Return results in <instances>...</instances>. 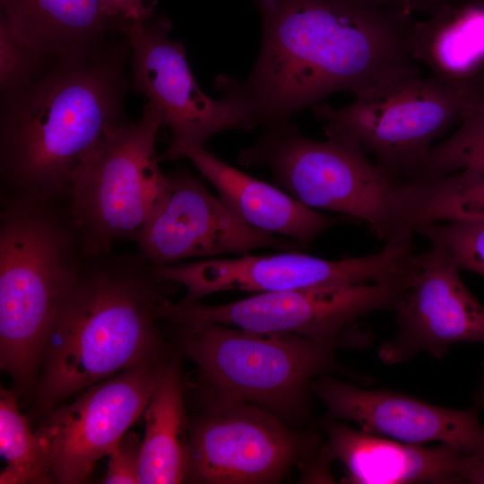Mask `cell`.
Here are the masks:
<instances>
[{"instance_id":"cell-11","label":"cell","mask_w":484,"mask_h":484,"mask_svg":"<svg viewBox=\"0 0 484 484\" xmlns=\"http://www.w3.org/2000/svg\"><path fill=\"white\" fill-rule=\"evenodd\" d=\"M411 238L389 239L385 247L363 257L327 260L299 251L237 258H212L186 264L153 265L160 281L186 290L185 303L226 290L257 293L332 285L402 283L413 253Z\"/></svg>"},{"instance_id":"cell-12","label":"cell","mask_w":484,"mask_h":484,"mask_svg":"<svg viewBox=\"0 0 484 484\" xmlns=\"http://www.w3.org/2000/svg\"><path fill=\"white\" fill-rule=\"evenodd\" d=\"M173 23L164 15L125 32L131 49V86L145 96L170 133L166 151L185 146L204 147L213 135L255 126L244 104L223 94L215 99L198 86L185 46L170 37Z\"/></svg>"},{"instance_id":"cell-31","label":"cell","mask_w":484,"mask_h":484,"mask_svg":"<svg viewBox=\"0 0 484 484\" xmlns=\"http://www.w3.org/2000/svg\"><path fill=\"white\" fill-rule=\"evenodd\" d=\"M477 396L479 398V402H481L484 404V380L481 384V386L479 388V392L477 393Z\"/></svg>"},{"instance_id":"cell-32","label":"cell","mask_w":484,"mask_h":484,"mask_svg":"<svg viewBox=\"0 0 484 484\" xmlns=\"http://www.w3.org/2000/svg\"><path fill=\"white\" fill-rule=\"evenodd\" d=\"M475 1L484 5V0H475Z\"/></svg>"},{"instance_id":"cell-1","label":"cell","mask_w":484,"mask_h":484,"mask_svg":"<svg viewBox=\"0 0 484 484\" xmlns=\"http://www.w3.org/2000/svg\"><path fill=\"white\" fill-rule=\"evenodd\" d=\"M252 1L262 21L255 65L245 80L220 74L214 86L245 105L255 128L286 122L332 93L374 97L420 73L410 13L343 0Z\"/></svg>"},{"instance_id":"cell-15","label":"cell","mask_w":484,"mask_h":484,"mask_svg":"<svg viewBox=\"0 0 484 484\" xmlns=\"http://www.w3.org/2000/svg\"><path fill=\"white\" fill-rule=\"evenodd\" d=\"M168 177L166 197L134 238L153 265L223 254L245 255L262 247L298 251L296 241L255 229L235 216L187 171Z\"/></svg>"},{"instance_id":"cell-9","label":"cell","mask_w":484,"mask_h":484,"mask_svg":"<svg viewBox=\"0 0 484 484\" xmlns=\"http://www.w3.org/2000/svg\"><path fill=\"white\" fill-rule=\"evenodd\" d=\"M402 283L332 285L262 292L222 305L171 302L165 297L160 319L172 324L209 323L246 330L302 335L338 348H364L370 331L361 319L379 310H393Z\"/></svg>"},{"instance_id":"cell-2","label":"cell","mask_w":484,"mask_h":484,"mask_svg":"<svg viewBox=\"0 0 484 484\" xmlns=\"http://www.w3.org/2000/svg\"><path fill=\"white\" fill-rule=\"evenodd\" d=\"M125 36L56 61L26 89L1 96L0 173L5 197L67 202L111 136L129 120Z\"/></svg>"},{"instance_id":"cell-22","label":"cell","mask_w":484,"mask_h":484,"mask_svg":"<svg viewBox=\"0 0 484 484\" xmlns=\"http://www.w3.org/2000/svg\"><path fill=\"white\" fill-rule=\"evenodd\" d=\"M484 219V164L425 180L405 181L393 238H411L433 222Z\"/></svg>"},{"instance_id":"cell-8","label":"cell","mask_w":484,"mask_h":484,"mask_svg":"<svg viewBox=\"0 0 484 484\" xmlns=\"http://www.w3.org/2000/svg\"><path fill=\"white\" fill-rule=\"evenodd\" d=\"M162 122L146 103L139 119L120 127L74 187L69 210L89 255L134 240L161 206L168 177L160 166L156 139Z\"/></svg>"},{"instance_id":"cell-23","label":"cell","mask_w":484,"mask_h":484,"mask_svg":"<svg viewBox=\"0 0 484 484\" xmlns=\"http://www.w3.org/2000/svg\"><path fill=\"white\" fill-rule=\"evenodd\" d=\"M0 454L6 467L1 484L51 483L48 454L27 417L21 413L17 393L0 390Z\"/></svg>"},{"instance_id":"cell-18","label":"cell","mask_w":484,"mask_h":484,"mask_svg":"<svg viewBox=\"0 0 484 484\" xmlns=\"http://www.w3.org/2000/svg\"><path fill=\"white\" fill-rule=\"evenodd\" d=\"M165 159L186 158L217 190L220 201L245 223L292 239L303 248L328 229L357 223L350 217L328 216L272 186L231 167L204 147L185 146L166 151Z\"/></svg>"},{"instance_id":"cell-30","label":"cell","mask_w":484,"mask_h":484,"mask_svg":"<svg viewBox=\"0 0 484 484\" xmlns=\"http://www.w3.org/2000/svg\"><path fill=\"white\" fill-rule=\"evenodd\" d=\"M471 483L473 484H484V460L480 462L478 468L476 469Z\"/></svg>"},{"instance_id":"cell-5","label":"cell","mask_w":484,"mask_h":484,"mask_svg":"<svg viewBox=\"0 0 484 484\" xmlns=\"http://www.w3.org/2000/svg\"><path fill=\"white\" fill-rule=\"evenodd\" d=\"M182 353L197 367L205 400L248 402L284 421L306 416L312 384L347 373L333 347L310 338L209 323L173 324Z\"/></svg>"},{"instance_id":"cell-28","label":"cell","mask_w":484,"mask_h":484,"mask_svg":"<svg viewBox=\"0 0 484 484\" xmlns=\"http://www.w3.org/2000/svg\"><path fill=\"white\" fill-rule=\"evenodd\" d=\"M112 30L125 34L154 14L158 0H98Z\"/></svg>"},{"instance_id":"cell-6","label":"cell","mask_w":484,"mask_h":484,"mask_svg":"<svg viewBox=\"0 0 484 484\" xmlns=\"http://www.w3.org/2000/svg\"><path fill=\"white\" fill-rule=\"evenodd\" d=\"M264 129L239 152L241 165L267 168L278 187L309 208L350 217L385 242L393 237L403 180L346 141L313 140L287 121Z\"/></svg>"},{"instance_id":"cell-4","label":"cell","mask_w":484,"mask_h":484,"mask_svg":"<svg viewBox=\"0 0 484 484\" xmlns=\"http://www.w3.org/2000/svg\"><path fill=\"white\" fill-rule=\"evenodd\" d=\"M90 255L63 201L4 197L0 219V366L33 380L46 334Z\"/></svg>"},{"instance_id":"cell-7","label":"cell","mask_w":484,"mask_h":484,"mask_svg":"<svg viewBox=\"0 0 484 484\" xmlns=\"http://www.w3.org/2000/svg\"><path fill=\"white\" fill-rule=\"evenodd\" d=\"M480 103L484 73L450 82L419 73L379 95L356 98L343 107L317 104L312 110L328 138L359 147L386 171L409 181L433 142Z\"/></svg>"},{"instance_id":"cell-19","label":"cell","mask_w":484,"mask_h":484,"mask_svg":"<svg viewBox=\"0 0 484 484\" xmlns=\"http://www.w3.org/2000/svg\"><path fill=\"white\" fill-rule=\"evenodd\" d=\"M0 18L22 41L58 61L93 53L112 28L98 0H0Z\"/></svg>"},{"instance_id":"cell-10","label":"cell","mask_w":484,"mask_h":484,"mask_svg":"<svg viewBox=\"0 0 484 484\" xmlns=\"http://www.w3.org/2000/svg\"><path fill=\"white\" fill-rule=\"evenodd\" d=\"M205 402L204 412L188 425V482L276 484L294 466L305 473L317 460L323 445L317 435L292 431L252 403Z\"/></svg>"},{"instance_id":"cell-14","label":"cell","mask_w":484,"mask_h":484,"mask_svg":"<svg viewBox=\"0 0 484 484\" xmlns=\"http://www.w3.org/2000/svg\"><path fill=\"white\" fill-rule=\"evenodd\" d=\"M459 271L433 246L411 255L406 284L393 308L396 333L378 350L383 363H402L422 352L441 359L455 344L484 342V307Z\"/></svg>"},{"instance_id":"cell-26","label":"cell","mask_w":484,"mask_h":484,"mask_svg":"<svg viewBox=\"0 0 484 484\" xmlns=\"http://www.w3.org/2000/svg\"><path fill=\"white\" fill-rule=\"evenodd\" d=\"M55 62L22 41L0 18L1 96L26 89Z\"/></svg>"},{"instance_id":"cell-16","label":"cell","mask_w":484,"mask_h":484,"mask_svg":"<svg viewBox=\"0 0 484 484\" xmlns=\"http://www.w3.org/2000/svg\"><path fill=\"white\" fill-rule=\"evenodd\" d=\"M311 388L325 406L327 419L351 422L364 432L407 444H445L484 460V425L477 408L441 407L388 389L362 388L328 375L315 379Z\"/></svg>"},{"instance_id":"cell-20","label":"cell","mask_w":484,"mask_h":484,"mask_svg":"<svg viewBox=\"0 0 484 484\" xmlns=\"http://www.w3.org/2000/svg\"><path fill=\"white\" fill-rule=\"evenodd\" d=\"M178 358L166 359L151 398L143 412L139 484H177L186 480L188 463V424Z\"/></svg>"},{"instance_id":"cell-13","label":"cell","mask_w":484,"mask_h":484,"mask_svg":"<svg viewBox=\"0 0 484 484\" xmlns=\"http://www.w3.org/2000/svg\"><path fill=\"white\" fill-rule=\"evenodd\" d=\"M163 360L131 367L49 411L35 432L48 458L52 482H84L143 412Z\"/></svg>"},{"instance_id":"cell-17","label":"cell","mask_w":484,"mask_h":484,"mask_svg":"<svg viewBox=\"0 0 484 484\" xmlns=\"http://www.w3.org/2000/svg\"><path fill=\"white\" fill-rule=\"evenodd\" d=\"M323 459L340 462L348 484L471 483L482 459L466 455L445 444H407L327 419Z\"/></svg>"},{"instance_id":"cell-24","label":"cell","mask_w":484,"mask_h":484,"mask_svg":"<svg viewBox=\"0 0 484 484\" xmlns=\"http://www.w3.org/2000/svg\"><path fill=\"white\" fill-rule=\"evenodd\" d=\"M474 164H484V103L463 114L457 130L431 148L409 182L445 176Z\"/></svg>"},{"instance_id":"cell-25","label":"cell","mask_w":484,"mask_h":484,"mask_svg":"<svg viewBox=\"0 0 484 484\" xmlns=\"http://www.w3.org/2000/svg\"><path fill=\"white\" fill-rule=\"evenodd\" d=\"M414 233L445 252L460 270L484 276V219L428 223Z\"/></svg>"},{"instance_id":"cell-21","label":"cell","mask_w":484,"mask_h":484,"mask_svg":"<svg viewBox=\"0 0 484 484\" xmlns=\"http://www.w3.org/2000/svg\"><path fill=\"white\" fill-rule=\"evenodd\" d=\"M412 57L426 65L431 74L450 82L483 74L484 5L463 0L417 21Z\"/></svg>"},{"instance_id":"cell-3","label":"cell","mask_w":484,"mask_h":484,"mask_svg":"<svg viewBox=\"0 0 484 484\" xmlns=\"http://www.w3.org/2000/svg\"><path fill=\"white\" fill-rule=\"evenodd\" d=\"M151 264L110 251L90 255L45 337L38 402H59L124 370L169 354L156 327L163 298Z\"/></svg>"},{"instance_id":"cell-27","label":"cell","mask_w":484,"mask_h":484,"mask_svg":"<svg viewBox=\"0 0 484 484\" xmlns=\"http://www.w3.org/2000/svg\"><path fill=\"white\" fill-rule=\"evenodd\" d=\"M143 440L137 433L127 431L108 454V471L103 483H139Z\"/></svg>"},{"instance_id":"cell-29","label":"cell","mask_w":484,"mask_h":484,"mask_svg":"<svg viewBox=\"0 0 484 484\" xmlns=\"http://www.w3.org/2000/svg\"><path fill=\"white\" fill-rule=\"evenodd\" d=\"M345 2L368 8L398 9L411 14L426 13L428 16L442 8L463 0H343Z\"/></svg>"}]
</instances>
